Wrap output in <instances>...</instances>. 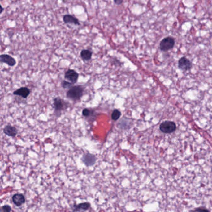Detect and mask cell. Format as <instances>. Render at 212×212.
<instances>
[{
  "label": "cell",
  "mask_w": 212,
  "mask_h": 212,
  "mask_svg": "<svg viewBox=\"0 0 212 212\" xmlns=\"http://www.w3.org/2000/svg\"><path fill=\"white\" fill-rule=\"evenodd\" d=\"M0 60L2 63H5L10 66H13L16 64V60L14 58L9 55H2L0 56Z\"/></svg>",
  "instance_id": "7"
},
{
  "label": "cell",
  "mask_w": 212,
  "mask_h": 212,
  "mask_svg": "<svg viewBox=\"0 0 212 212\" xmlns=\"http://www.w3.org/2000/svg\"><path fill=\"white\" fill-rule=\"evenodd\" d=\"M54 106L56 111H60L64 107V104L62 99L57 97L54 100Z\"/></svg>",
  "instance_id": "13"
},
{
  "label": "cell",
  "mask_w": 212,
  "mask_h": 212,
  "mask_svg": "<svg viewBox=\"0 0 212 212\" xmlns=\"http://www.w3.org/2000/svg\"><path fill=\"white\" fill-rule=\"evenodd\" d=\"M84 88L82 86H75L70 88L67 93L68 98L73 101L80 100L84 94Z\"/></svg>",
  "instance_id": "1"
},
{
  "label": "cell",
  "mask_w": 212,
  "mask_h": 212,
  "mask_svg": "<svg viewBox=\"0 0 212 212\" xmlns=\"http://www.w3.org/2000/svg\"><path fill=\"white\" fill-rule=\"evenodd\" d=\"M73 85V83H70L69 81H62V86L63 88H71Z\"/></svg>",
  "instance_id": "16"
},
{
  "label": "cell",
  "mask_w": 212,
  "mask_h": 212,
  "mask_svg": "<svg viewBox=\"0 0 212 212\" xmlns=\"http://www.w3.org/2000/svg\"><path fill=\"white\" fill-rule=\"evenodd\" d=\"M175 45V39L172 37H167L162 39L160 43V49L166 52L172 49Z\"/></svg>",
  "instance_id": "2"
},
{
  "label": "cell",
  "mask_w": 212,
  "mask_h": 212,
  "mask_svg": "<svg viewBox=\"0 0 212 212\" xmlns=\"http://www.w3.org/2000/svg\"><path fill=\"white\" fill-rule=\"evenodd\" d=\"M90 207V204L89 202L80 203L74 206V210L79 212H84L88 210Z\"/></svg>",
  "instance_id": "12"
},
{
  "label": "cell",
  "mask_w": 212,
  "mask_h": 212,
  "mask_svg": "<svg viewBox=\"0 0 212 212\" xmlns=\"http://www.w3.org/2000/svg\"><path fill=\"white\" fill-rule=\"evenodd\" d=\"M82 114L84 117H88L91 114V111L89 109H84L82 111Z\"/></svg>",
  "instance_id": "18"
},
{
  "label": "cell",
  "mask_w": 212,
  "mask_h": 212,
  "mask_svg": "<svg viewBox=\"0 0 212 212\" xmlns=\"http://www.w3.org/2000/svg\"><path fill=\"white\" fill-rule=\"evenodd\" d=\"M3 11V8L2 6V11H1V13H2Z\"/></svg>",
  "instance_id": "21"
},
{
  "label": "cell",
  "mask_w": 212,
  "mask_h": 212,
  "mask_svg": "<svg viewBox=\"0 0 212 212\" xmlns=\"http://www.w3.org/2000/svg\"><path fill=\"white\" fill-rule=\"evenodd\" d=\"M176 128L177 127L175 123L172 121H165L159 126L160 130L165 133H171L174 132Z\"/></svg>",
  "instance_id": "3"
},
{
  "label": "cell",
  "mask_w": 212,
  "mask_h": 212,
  "mask_svg": "<svg viewBox=\"0 0 212 212\" xmlns=\"http://www.w3.org/2000/svg\"><path fill=\"white\" fill-rule=\"evenodd\" d=\"M114 2L116 5H119L123 3V0H114Z\"/></svg>",
  "instance_id": "20"
},
{
  "label": "cell",
  "mask_w": 212,
  "mask_h": 212,
  "mask_svg": "<svg viewBox=\"0 0 212 212\" xmlns=\"http://www.w3.org/2000/svg\"><path fill=\"white\" fill-rule=\"evenodd\" d=\"M63 21L65 24H74L77 26L80 25V23L77 18L70 15H66L63 16Z\"/></svg>",
  "instance_id": "9"
},
{
  "label": "cell",
  "mask_w": 212,
  "mask_h": 212,
  "mask_svg": "<svg viewBox=\"0 0 212 212\" xmlns=\"http://www.w3.org/2000/svg\"><path fill=\"white\" fill-rule=\"evenodd\" d=\"M80 56L84 60L88 61L91 59L92 52L89 50H83L80 53Z\"/></svg>",
  "instance_id": "14"
},
{
  "label": "cell",
  "mask_w": 212,
  "mask_h": 212,
  "mask_svg": "<svg viewBox=\"0 0 212 212\" xmlns=\"http://www.w3.org/2000/svg\"><path fill=\"white\" fill-rule=\"evenodd\" d=\"M12 200L13 203L18 206L24 204L26 201L24 196L21 193H16L12 197Z\"/></svg>",
  "instance_id": "8"
},
{
  "label": "cell",
  "mask_w": 212,
  "mask_h": 212,
  "mask_svg": "<svg viewBox=\"0 0 212 212\" xmlns=\"http://www.w3.org/2000/svg\"><path fill=\"white\" fill-rule=\"evenodd\" d=\"M121 111L118 110V109H115L111 114V118L114 121H116L118 120L119 117H121Z\"/></svg>",
  "instance_id": "15"
},
{
  "label": "cell",
  "mask_w": 212,
  "mask_h": 212,
  "mask_svg": "<svg viewBox=\"0 0 212 212\" xmlns=\"http://www.w3.org/2000/svg\"><path fill=\"white\" fill-rule=\"evenodd\" d=\"M96 156L94 155H92L89 153H85L82 158V161L85 164V166L88 167L92 166L93 165H94L96 162Z\"/></svg>",
  "instance_id": "4"
},
{
  "label": "cell",
  "mask_w": 212,
  "mask_h": 212,
  "mask_svg": "<svg viewBox=\"0 0 212 212\" xmlns=\"http://www.w3.org/2000/svg\"><path fill=\"white\" fill-rule=\"evenodd\" d=\"M1 211L2 212H11V207L8 205H4L2 207Z\"/></svg>",
  "instance_id": "17"
},
{
  "label": "cell",
  "mask_w": 212,
  "mask_h": 212,
  "mask_svg": "<svg viewBox=\"0 0 212 212\" xmlns=\"http://www.w3.org/2000/svg\"><path fill=\"white\" fill-rule=\"evenodd\" d=\"M65 78L73 84L76 83L79 78V74L74 69H68L65 73Z\"/></svg>",
  "instance_id": "5"
},
{
  "label": "cell",
  "mask_w": 212,
  "mask_h": 212,
  "mask_svg": "<svg viewBox=\"0 0 212 212\" xmlns=\"http://www.w3.org/2000/svg\"><path fill=\"white\" fill-rule=\"evenodd\" d=\"M4 133L10 136H15L17 135L18 130L16 127L11 125H6L3 129Z\"/></svg>",
  "instance_id": "11"
},
{
  "label": "cell",
  "mask_w": 212,
  "mask_h": 212,
  "mask_svg": "<svg viewBox=\"0 0 212 212\" xmlns=\"http://www.w3.org/2000/svg\"><path fill=\"white\" fill-rule=\"evenodd\" d=\"M194 212H209V211L206 209H205V208H197V210H195Z\"/></svg>",
  "instance_id": "19"
},
{
  "label": "cell",
  "mask_w": 212,
  "mask_h": 212,
  "mask_svg": "<svg viewBox=\"0 0 212 212\" xmlns=\"http://www.w3.org/2000/svg\"><path fill=\"white\" fill-rule=\"evenodd\" d=\"M13 94L15 95L19 96L23 98H27L30 94V90L26 87H23L15 91Z\"/></svg>",
  "instance_id": "10"
},
{
  "label": "cell",
  "mask_w": 212,
  "mask_h": 212,
  "mask_svg": "<svg viewBox=\"0 0 212 212\" xmlns=\"http://www.w3.org/2000/svg\"><path fill=\"white\" fill-rule=\"evenodd\" d=\"M179 67L184 71L190 70L192 67V64L190 61L185 57H182L179 60Z\"/></svg>",
  "instance_id": "6"
}]
</instances>
